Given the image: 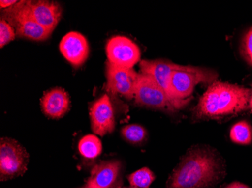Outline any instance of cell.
Instances as JSON below:
<instances>
[{
  "label": "cell",
  "mask_w": 252,
  "mask_h": 188,
  "mask_svg": "<svg viewBox=\"0 0 252 188\" xmlns=\"http://www.w3.org/2000/svg\"><path fill=\"white\" fill-rule=\"evenodd\" d=\"M222 172L220 161L210 150L192 148L174 169L166 188H209L219 182Z\"/></svg>",
  "instance_id": "1"
},
{
  "label": "cell",
  "mask_w": 252,
  "mask_h": 188,
  "mask_svg": "<svg viewBox=\"0 0 252 188\" xmlns=\"http://www.w3.org/2000/svg\"><path fill=\"white\" fill-rule=\"evenodd\" d=\"M251 90L242 86L215 81L201 97L195 114L198 118H218L247 109Z\"/></svg>",
  "instance_id": "2"
},
{
  "label": "cell",
  "mask_w": 252,
  "mask_h": 188,
  "mask_svg": "<svg viewBox=\"0 0 252 188\" xmlns=\"http://www.w3.org/2000/svg\"><path fill=\"white\" fill-rule=\"evenodd\" d=\"M134 100L139 107L167 113L180 111L189 102V99L178 100L171 98L151 76L144 73H138Z\"/></svg>",
  "instance_id": "3"
},
{
  "label": "cell",
  "mask_w": 252,
  "mask_h": 188,
  "mask_svg": "<svg viewBox=\"0 0 252 188\" xmlns=\"http://www.w3.org/2000/svg\"><path fill=\"white\" fill-rule=\"evenodd\" d=\"M217 78L218 74L212 69L180 65L170 77V95L175 100H188L197 84L211 85Z\"/></svg>",
  "instance_id": "4"
},
{
  "label": "cell",
  "mask_w": 252,
  "mask_h": 188,
  "mask_svg": "<svg viewBox=\"0 0 252 188\" xmlns=\"http://www.w3.org/2000/svg\"><path fill=\"white\" fill-rule=\"evenodd\" d=\"M1 18L13 27L16 36L21 39L43 42L49 39L53 32L39 25L32 18L27 1H20L13 6L2 10Z\"/></svg>",
  "instance_id": "5"
},
{
  "label": "cell",
  "mask_w": 252,
  "mask_h": 188,
  "mask_svg": "<svg viewBox=\"0 0 252 188\" xmlns=\"http://www.w3.org/2000/svg\"><path fill=\"white\" fill-rule=\"evenodd\" d=\"M29 155L16 140L2 138L0 141V179L2 182L24 175L28 169Z\"/></svg>",
  "instance_id": "6"
},
{
  "label": "cell",
  "mask_w": 252,
  "mask_h": 188,
  "mask_svg": "<svg viewBox=\"0 0 252 188\" xmlns=\"http://www.w3.org/2000/svg\"><path fill=\"white\" fill-rule=\"evenodd\" d=\"M107 61L115 66L133 69L141 60V50L131 39L116 36L107 41L105 47Z\"/></svg>",
  "instance_id": "7"
},
{
  "label": "cell",
  "mask_w": 252,
  "mask_h": 188,
  "mask_svg": "<svg viewBox=\"0 0 252 188\" xmlns=\"http://www.w3.org/2000/svg\"><path fill=\"white\" fill-rule=\"evenodd\" d=\"M106 88L113 94H120L127 100L134 99L138 73L133 69H126L106 62Z\"/></svg>",
  "instance_id": "8"
},
{
  "label": "cell",
  "mask_w": 252,
  "mask_h": 188,
  "mask_svg": "<svg viewBox=\"0 0 252 188\" xmlns=\"http://www.w3.org/2000/svg\"><path fill=\"white\" fill-rule=\"evenodd\" d=\"M122 162L118 160L100 161L91 171L83 188H121Z\"/></svg>",
  "instance_id": "9"
},
{
  "label": "cell",
  "mask_w": 252,
  "mask_h": 188,
  "mask_svg": "<svg viewBox=\"0 0 252 188\" xmlns=\"http://www.w3.org/2000/svg\"><path fill=\"white\" fill-rule=\"evenodd\" d=\"M91 126L94 134L104 136L115 130V114L110 97L104 94L91 105Z\"/></svg>",
  "instance_id": "10"
},
{
  "label": "cell",
  "mask_w": 252,
  "mask_h": 188,
  "mask_svg": "<svg viewBox=\"0 0 252 188\" xmlns=\"http://www.w3.org/2000/svg\"><path fill=\"white\" fill-rule=\"evenodd\" d=\"M59 50L65 60L75 69L83 66L89 58L90 47L87 39L79 32H68L60 44Z\"/></svg>",
  "instance_id": "11"
},
{
  "label": "cell",
  "mask_w": 252,
  "mask_h": 188,
  "mask_svg": "<svg viewBox=\"0 0 252 188\" xmlns=\"http://www.w3.org/2000/svg\"><path fill=\"white\" fill-rule=\"evenodd\" d=\"M30 13L35 21L53 32L62 18V5L55 1L36 0L27 1Z\"/></svg>",
  "instance_id": "12"
},
{
  "label": "cell",
  "mask_w": 252,
  "mask_h": 188,
  "mask_svg": "<svg viewBox=\"0 0 252 188\" xmlns=\"http://www.w3.org/2000/svg\"><path fill=\"white\" fill-rule=\"evenodd\" d=\"M40 107L46 117L52 119H60L70 111L71 100L64 89L54 87L44 93L40 99Z\"/></svg>",
  "instance_id": "13"
},
{
  "label": "cell",
  "mask_w": 252,
  "mask_h": 188,
  "mask_svg": "<svg viewBox=\"0 0 252 188\" xmlns=\"http://www.w3.org/2000/svg\"><path fill=\"white\" fill-rule=\"evenodd\" d=\"M179 66L180 65L163 60H144L140 63L141 73L151 76L166 91L170 97V77L171 73L178 69Z\"/></svg>",
  "instance_id": "14"
},
{
  "label": "cell",
  "mask_w": 252,
  "mask_h": 188,
  "mask_svg": "<svg viewBox=\"0 0 252 188\" xmlns=\"http://www.w3.org/2000/svg\"><path fill=\"white\" fill-rule=\"evenodd\" d=\"M102 148L100 138L92 134L83 136L78 144L80 155L86 159L93 160L98 158L101 155Z\"/></svg>",
  "instance_id": "15"
},
{
  "label": "cell",
  "mask_w": 252,
  "mask_h": 188,
  "mask_svg": "<svg viewBox=\"0 0 252 188\" xmlns=\"http://www.w3.org/2000/svg\"><path fill=\"white\" fill-rule=\"evenodd\" d=\"M230 139L239 145H250L252 141V131L251 126L246 121L236 123L232 127L230 133Z\"/></svg>",
  "instance_id": "16"
},
{
  "label": "cell",
  "mask_w": 252,
  "mask_h": 188,
  "mask_svg": "<svg viewBox=\"0 0 252 188\" xmlns=\"http://www.w3.org/2000/svg\"><path fill=\"white\" fill-rule=\"evenodd\" d=\"M121 135L126 142L132 145H140L147 138V132L146 129L139 124H130L122 128Z\"/></svg>",
  "instance_id": "17"
},
{
  "label": "cell",
  "mask_w": 252,
  "mask_h": 188,
  "mask_svg": "<svg viewBox=\"0 0 252 188\" xmlns=\"http://www.w3.org/2000/svg\"><path fill=\"white\" fill-rule=\"evenodd\" d=\"M155 179L154 172L147 167L138 169L128 176L130 185L139 188H149Z\"/></svg>",
  "instance_id": "18"
},
{
  "label": "cell",
  "mask_w": 252,
  "mask_h": 188,
  "mask_svg": "<svg viewBox=\"0 0 252 188\" xmlns=\"http://www.w3.org/2000/svg\"><path fill=\"white\" fill-rule=\"evenodd\" d=\"M16 38V32L13 27L10 25L5 20L0 21V48L2 49L4 46L10 42L15 40Z\"/></svg>",
  "instance_id": "19"
},
{
  "label": "cell",
  "mask_w": 252,
  "mask_h": 188,
  "mask_svg": "<svg viewBox=\"0 0 252 188\" xmlns=\"http://www.w3.org/2000/svg\"><path fill=\"white\" fill-rule=\"evenodd\" d=\"M242 54L246 62L252 66V27L249 29L243 38Z\"/></svg>",
  "instance_id": "20"
},
{
  "label": "cell",
  "mask_w": 252,
  "mask_h": 188,
  "mask_svg": "<svg viewBox=\"0 0 252 188\" xmlns=\"http://www.w3.org/2000/svg\"><path fill=\"white\" fill-rule=\"evenodd\" d=\"M18 1H0V8L1 9H6L10 7L13 6L15 4L18 3Z\"/></svg>",
  "instance_id": "21"
},
{
  "label": "cell",
  "mask_w": 252,
  "mask_h": 188,
  "mask_svg": "<svg viewBox=\"0 0 252 188\" xmlns=\"http://www.w3.org/2000/svg\"><path fill=\"white\" fill-rule=\"evenodd\" d=\"M224 188H250L248 185L242 183V182H233L230 185H226Z\"/></svg>",
  "instance_id": "22"
},
{
  "label": "cell",
  "mask_w": 252,
  "mask_h": 188,
  "mask_svg": "<svg viewBox=\"0 0 252 188\" xmlns=\"http://www.w3.org/2000/svg\"><path fill=\"white\" fill-rule=\"evenodd\" d=\"M249 108H250L252 110V88L251 90L250 99H249Z\"/></svg>",
  "instance_id": "23"
},
{
  "label": "cell",
  "mask_w": 252,
  "mask_h": 188,
  "mask_svg": "<svg viewBox=\"0 0 252 188\" xmlns=\"http://www.w3.org/2000/svg\"><path fill=\"white\" fill-rule=\"evenodd\" d=\"M135 188V187L130 186V187H128V188Z\"/></svg>",
  "instance_id": "24"
},
{
  "label": "cell",
  "mask_w": 252,
  "mask_h": 188,
  "mask_svg": "<svg viewBox=\"0 0 252 188\" xmlns=\"http://www.w3.org/2000/svg\"><path fill=\"white\" fill-rule=\"evenodd\" d=\"M82 188V187H81V188Z\"/></svg>",
  "instance_id": "25"
}]
</instances>
